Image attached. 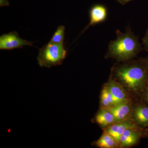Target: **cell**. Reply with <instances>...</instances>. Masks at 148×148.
I'll return each instance as SVG.
<instances>
[{"label":"cell","instance_id":"ac0fdd59","mask_svg":"<svg viewBox=\"0 0 148 148\" xmlns=\"http://www.w3.org/2000/svg\"><path fill=\"white\" fill-rule=\"evenodd\" d=\"M9 3L8 0H0V4L1 7L4 5H8Z\"/></svg>","mask_w":148,"mask_h":148},{"label":"cell","instance_id":"8992f818","mask_svg":"<svg viewBox=\"0 0 148 148\" xmlns=\"http://www.w3.org/2000/svg\"><path fill=\"white\" fill-rule=\"evenodd\" d=\"M143 137V130L136 128L126 130L122 134L119 140L120 148L130 147L140 143V139Z\"/></svg>","mask_w":148,"mask_h":148},{"label":"cell","instance_id":"5b68a950","mask_svg":"<svg viewBox=\"0 0 148 148\" xmlns=\"http://www.w3.org/2000/svg\"><path fill=\"white\" fill-rule=\"evenodd\" d=\"M25 46H33V43L21 39L16 32L4 34L0 36V49L10 50L22 48Z\"/></svg>","mask_w":148,"mask_h":148},{"label":"cell","instance_id":"2e32d148","mask_svg":"<svg viewBox=\"0 0 148 148\" xmlns=\"http://www.w3.org/2000/svg\"><path fill=\"white\" fill-rule=\"evenodd\" d=\"M143 44L144 49L148 53V28L146 31L145 34L143 38Z\"/></svg>","mask_w":148,"mask_h":148},{"label":"cell","instance_id":"52a82bcc","mask_svg":"<svg viewBox=\"0 0 148 148\" xmlns=\"http://www.w3.org/2000/svg\"><path fill=\"white\" fill-rule=\"evenodd\" d=\"M106 84L112 95L115 105L132 99L130 94L119 83L114 79L110 76Z\"/></svg>","mask_w":148,"mask_h":148},{"label":"cell","instance_id":"30bf717a","mask_svg":"<svg viewBox=\"0 0 148 148\" xmlns=\"http://www.w3.org/2000/svg\"><path fill=\"white\" fill-rule=\"evenodd\" d=\"M92 121L98 124L103 130L117 122L112 113L108 109L106 108L99 109Z\"/></svg>","mask_w":148,"mask_h":148},{"label":"cell","instance_id":"5bb4252c","mask_svg":"<svg viewBox=\"0 0 148 148\" xmlns=\"http://www.w3.org/2000/svg\"><path fill=\"white\" fill-rule=\"evenodd\" d=\"M101 95H102L107 99V101H108L111 104L112 107L115 105L114 101L112 95L107 87L106 84H104L102 88Z\"/></svg>","mask_w":148,"mask_h":148},{"label":"cell","instance_id":"7a4b0ae2","mask_svg":"<svg viewBox=\"0 0 148 148\" xmlns=\"http://www.w3.org/2000/svg\"><path fill=\"white\" fill-rule=\"evenodd\" d=\"M116 38L109 44L105 57L116 60L118 63L129 61L135 58L142 51L138 37L128 27L125 33L116 31Z\"/></svg>","mask_w":148,"mask_h":148},{"label":"cell","instance_id":"7c38bea8","mask_svg":"<svg viewBox=\"0 0 148 148\" xmlns=\"http://www.w3.org/2000/svg\"><path fill=\"white\" fill-rule=\"evenodd\" d=\"M92 145L100 148H119L118 143L115 139L105 131L99 139L92 143Z\"/></svg>","mask_w":148,"mask_h":148},{"label":"cell","instance_id":"277c9868","mask_svg":"<svg viewBox=\"0 0 148 148\" xmlns=\"http://www.w3.org/2000/svg\"><path fill=\"white\" fill-rule=\"evenodd\" d=\"M137 100L133 104L130 119L138 128L143 130L148 126V104Z\"/></svg>","mask_w":148,"mask_h":148},{"label":"cell","instance_id":"d6986e66","mask_svg":"<svg viewBox=\"0 0 148 148\" xmlns=\"http://www.w3.org/2000/svg\"><path fill=\"white\" fill-rule=\"evenodd\" d=\"M143 137L148 138V126L145 129L143 130Z\"/></svg>","mask_w":148,"mask_h":148},{"label":"cell","instance_id":"9a60e30c","mask_svg":"<svg viewBox=\"0 0 148 148\" xmlns=\"http://www.w3.org/2000/svg\"><path fill=\"white\" fill-rule=\"evenodd\" d=\"M140 100L148 104V81L140 98Z\"/></svg>","mask_w":148,"mask_h":148},{"label":"cell","instance_id":"ba28073f","mask_svg":"<svg viewBox=\"0 0 148 148\" xmlns=\"http://www.w3.org/2000/svg\"><path fill=\"white\" fill-rule=\"evenodd\" d=\"M133 104L132 99L116 104L108 108L113 114L117 122L124 121L131 117Z\"/></svg>","mask_w":148,"mask_h":148},{"label":"cell","instance_id":"e0dca14e","mask_svg":"<svg viewBox=\"0 0 148 148\" xmlns=\"http://www.w3.org/2000/svg\"><path fill=\"white\" fill-rule=\"evenodd\" d=\"M117 2L119 3L120 4L122 5H125L126 4L128 3L130 1H132V0H116Z\"/></svg>","mask_w":148,"mask_h":148},{"label":"cell","instance_id":"3957f363","mask_svg":"<svg viewBox=\"0 0 148 148\" xmlns=\"http://www.w3.org/2000/svg\"><path fill=\"white\" fill-rule=\"evenodd\" d=\"M67 53L64 44L49 42L40 49L37 57L38 64L40 67L47 68L62 65Z\"/></svg>","mask_w":148,"mask_h":148},{"label":"cell","instance_id":"4fadbf2b","mask_svg":"<svg viewBox=\"0 0 148 148\" xmlns=\"http://www.w3.org/2000/svg\"><path fill=\"white\" fill-rule=\"evenodd\" d=\"M65 27L63 25L58 26L49 42L55 44H64L65 38Z\"/></svg>","mask_w":148,"mask_h":148},{"label":"cell","instance_id":"8fae6325","mask_svg":"<svg viewBox=\"0 0 148 148\" xmlns=\"http://www.w3.org/2000/svg\"><path fill=\"white\" fill-rule=\"evenodd\" d=\"M136 127H138L131 119H130L124 121L116 122L110 127L103 130V131L112 136L118 143L120 137L126 130Z\"/></svg>","mask_w":148,"mask_h":148},{"label":"cell","instance_id":"9c48e42d","mask_svg":"<svg viewBox=\"0 0 148 148\" xmlns=\"http://www.w3.org/2000/svg\"><path fill=\"white\" fill-rule=\"evenodd\" d=\"M108 15V11L105 5L96 4L91 7L89 10L90 22L82 32V34L90 26L102 23L106 20Z\"/></svg>","mask_w":148,"mask_h":148},{"label":"cell","instance_id":"ffe728a7","mask_svg":"<svg viewBox=\"0 0 148 148\" xmlns=\"http://www.w3.org/2000/svg\"><path fill=\"white\" fill-rule=\"evenodd\" d=\"M144 60H145V63L146 68H147L148 71V56L145 58H144Z\"/></svg>","mask_w":148,"mask_h":148},{"label":"cell","instance_id":"6da1fadb","mask_svg":"<svg viewBox=\"0 0 148 148\" xmlns=\"http://www.w3.org/2000/svg\"><path fill=\"white\" fill-rule=\"evenodd\" d=\"M110 76L119 83L131 97L140 99L148 81V71L144 58L115 64Z\"/></svg>","mask_w":148,"mask_h":148}]
</instances>
